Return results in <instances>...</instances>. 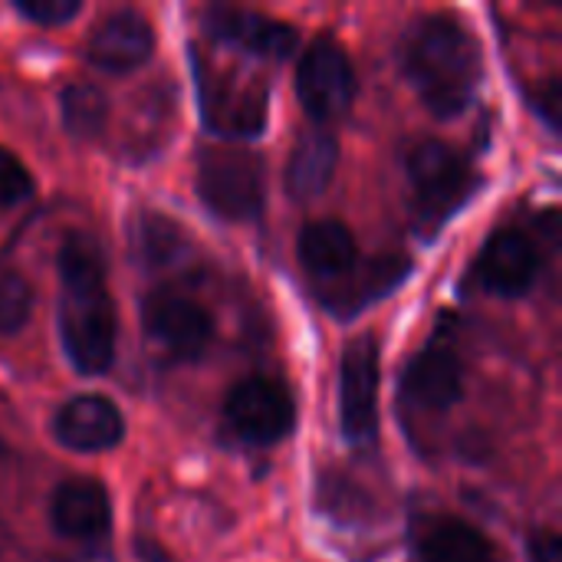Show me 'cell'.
Listing matches in <instances>:
<instances>
[{"mask_svg":"<svg viewBox=\"0 0 562 562\" xmlns=\"http://www.w3.org/2000/svg\"><path fill=\"white\" fill-rule=\"evenodd\" d=\"M224 418L240 441L277 445L293 431L296 405L286 385L273 379H244L224 402Z\"/></svg>","mask_w":562,"mask_h":562,"instance_id":"7","label":"cell"},{"mask_svg":"<svg viewBox=\"0 0 562 562\" xmlns=\"http://www.w3.org/2000/svg\"><path fill=\"white\" fill-rule=\"evenodd\" d=\"M405 277H408V260H402V257L372 260L366 270L356 267L349 277H342L339 283H333L336 290L326 293V303L336 313H356L366 303H372L375 296H385L389 290H395Z\"/></svg>","mask_w":562,"mask_h":562,"instance_id":"20","label":"cell"},{"mask_svg":"<svg viewBox=\"0 0 562 562\" xmlns=\"http://www.w3.org/2000/svg\"><path fill=\"white\" fill-rule=\"evenodd\" d=\"M464 395V369L454 349L425 346L402 375V398L422 412H448Z\"/></svg>","mask_w":562,"mask_h":562,"instance_id":"12","label":"cell"},{"mask_svg":"<svg viewBox=\"0 0 562 562\" xmlns=\"http://www.w3.org/2000/svg\"><path fill=\"white\" fill-rule=\"evenodd\" d=\"M30 191H33V178L23 168V161L13 151L0 148V207L23 201Z\"/></svg>","mask_w":562,"mask_h":562,"instance_id":"23","label":"cell"},{"mask_svg":"<svg viewBox=\"0 0 562 562\" xmlns=\"http://www.w3.org/2000/svg\"><path fill=\"white\" fill-rule=\"evenodd\" d=\"M142 326L148 339L175 359H198L214 339L211 313L178 290H155L145 296Z\"/></svg>","mask_w":562,"mask_h":562,"instance_id":"8","label":"cell"},{"mask_svg":"<svg viewBox=\"0 0 562 562\" xmlns=\"http://www.w3.org/2000/svg\"><path fill=\"white\" fill-rule=\"evenodd\" d=\"M527 560L530 562H562V543L557 530H537L527 540Z\"/></svg>","mask_w":562,"mask_h":562,"instance_id":"25","label":"cell"},{"mask_svg":"<svg viewBox=\"0 0 562 562\" xmlns=\"http://www.w3.org/2000/svg\"><path fill=\"white\" fill-rule=\"evenodd\" d=\"M198 194L221 221H254L263 207V165L237 145L204 148L198 161Z\"/></svg>","mask_w":562,"mask_h":562,"instance_id":"4","label":"cell"},{"mask_svg":"<svg viewBox=\"0 0 562 562\" xmlns=\"http://www.w3.org/2000/svg\"><path fill=\"white\" fill-rule=\"evenodd\" d=\"M128 250L138 267L165 270L175 267L188 250V234L158 211H138L128 224Z\"/></svg>","mask_w":562,"mask_h":562,"instance_id":"19","label":"cell"},{"mask_svg":"<svg viewBox=\"0 0 562 562\" xmlns=\"http://www.w3.org/2000/svg\"><path fill=\"white\" fill-rule=\"evenodd\" d=\"M201 105L211 128L224 135H257L267 122V92L240 76L201 69Z\"/></svg>","mask_w":562,"mask_h":562,"instance_id":"10","label":"cell"},{"mask_svg":"<svg viewBox=\"0 0 562 562\" xmlns=\"http://www.w3.org/2000/svg\"><path fill=\"white\" fill-rule=\"evenodd\" d=\"M300 263L326 286L339 283L359 267V247L346 224L339 221H313L300 234Z\"/></svg>","mask_w":562,"mask_h":562,"instance_id":"16","label":"cell"},{"mask_svg":"<svg viewBox=\"0 0 562 562\" xmlns=\"http://www.w3.org/2000/svg\"><path fill=\"white\" fill-rule=\"evenodd\" d=\"M13 7L20 16L33 20L40 26H63L82 10L79 0H16Z\"/></svg>","mask_w":562,"mask_h":562,"instance_id":"24","label":"cell"},{"mask_svg":"<svg viewBox=\"0 0 562 562\" xmlns=\"http://www.w3.org/2000/svg\"><path fill=\"white\" fill-rule=\"evenodd\" d=\"M53 435L69 451L99 454L122 441L125 422L122 412L105 395H76L56 412Z\"/></svg>","mask_w":562,"mask_h":562,"instance_id":"13","label":"cell"},{"mask_svg":"<svg viewBox=\"0 0 562 562\" xmlns=\"http://www.w3.org/2000/svg\"><path fill=\"white\" fill-rule=\"evenodd\" d=\"M49 517L53 527L69 540H99L112 524L109 494L95 481H66L53 494Z\"/></svg>","mask_w":562,"mask_h":562,"instance_id":"15","label":"cell"},{"mask_svg":"<svg viewBox=\"0 0 562 562\" xmlns=\"http://www.w3.org/2000/svg\"><path fill=\"white\" fill-rule=\"evenodd\" d=\"M296 95L310 119L316 122H336L342 119L356 102V69L349 53L329 40L316 36L296 66Z\"/></svg>","mask_w":562,"mask_h":562,"instance_id":"5","label":"cell"},{"mask_svg":"<svg viewBox=\"0 0 562 562\" xmlns=\"http://www.w3.org/2000/svg\"><path fill=\"white\" fill-rule=\"evenodd\" d=\"M379 382L382 352L372 336H356L342 352L339 372V422L349 441L369 445L379 435Z\"/></svg>","mask_w":562,"mask_h":562,"instance_id":"6","label":"cell"},{"mask_svg":"<svg viewBox=\"0 0 562 562\" xmlns=\"http://www.w3.org/2000/svg\"><path fill=\"white\" fill-rule=\"evenodd\" d=\"M402 69L431 115L458 119L481 86V46L458 16H422L402 40Z\"/></svg>","mask_w":562,"mask_h":562,"instance_id":"2","label":"cell"},{"mask_svg":"<svg viewBox=\"0 0 562 562\" xmlns=\"http://www.w3.org/2000/svg\"><path fill=\"white\" fill-rule=\"evenodd\" d=\"M540 277V250L537 244L514 227L497 231L474 263V283L494 296H524Z\"/></svg>","mask_w":562,"mask_h":562,"instance_id":"9","label":"cell"},{"mask_svg":"<svg viewBox=\"0 0 562 562\" xmlns=\"http://www.w3.org/2000/svg\"><path fill=\"white\" fill-rule=\"evenodd\" d=\"M151 49H155V30L135 10L109 13L86 43L89 63L105 72H132L148 63Z\"/></svg>","mask_w":562,"mask_h":562,"instance_id":"14","label":"cell"},{"mask_svg":"<svg viewBox=\"0 0 562 562\" xmlns=\"http://www.w3.org/2000/svg\"><path fill=\"white\" fill-rule=\"evenodd\" d=\"M59 115L69 135L95 138L109 119V99L95 82H69L59 95Z\"/></svg>","mask_w":562,"mask_h":562,"instance_id":"21","label":"cell"},{"mask_svg":"<svg viewBox=\"0 0 562 562\" xmlns=\"http://www.w3.org/2000/svg\"><path fill=\"white\" fill-rule=\"evenodd\" d=\"M422 562H497L491 540L458 517H435L418 533Z\"/></svg>","mask_w":562,"mask_h":562,"instance_id":"18","label":"cell"},{"mask_svg":"<svg viewBox=\"0 0 562 562\" xmlns=\"http://www.w3.org/2000/svg\"><path fill=\"white\" fill-rule=\"evenodd\" d=\"M207 30L221 43L237 46L250 56H263V59H286L300 46V36L290 23L263 16L257 10H240V7L207 10Z\"/></svg>","mask_w":562,"mask_h":562,"instance_id":"11","label":"cell"},{"mask_svg":"<svg viewBox=\"0 0 562 562\" xmlns=\"http://www.w3.org/2000/svg\"><path fill=\"white\" fill-rule=\"evenodd\" d=\"M339 165V145L333 138V132L326 128H313L303 132L286 158V191L293 201H316L319 194H326L333 175Z\"/></svg>","mask_w":562,"mask_h":562,"instance_id":"17","label":"cell"},{"mask_svg":"<svg viewBox=\"0 0 562 562\" xmlns=\"http://www.w3.org/2000/svg\"><path fill=\"white\" fill-rule=\"evenodd\" d=\"M408 178L422 227L438 231L477 188V175L461 151L445 142H418L408 151Z\"/></svg>","mask_w":562,"mask_h":562,"instance_id":"3","label":"cell"},{"mask_svg":"<svg viewBox=\"0 0 562 562\" xmlns=\"http://www.w3.org/2000/svg\"><path fill=\"white\" fill-rule=\"evenodd\" d=\"M59 336L76 372L102 375L115 359V306L105 290V257L89 234H69L56 257Z\"/></svg>","mask_w":562,"mask_h":562,"instance_id":"1","label":"cell"},{"mask_svg":"<svg viewBox=\"0 0 562 562\" xmlns=\"http://www.w3.org/2000/svg\"><path fill=\"white\" fill-rule=\"evenodd\" d=\"M33 310L30 283L16 270H0V336L16 333Z\"/></svg>","mask_w":562,"mask_h":562,"instance_id":"22","label":"cell"}]
</instances>
